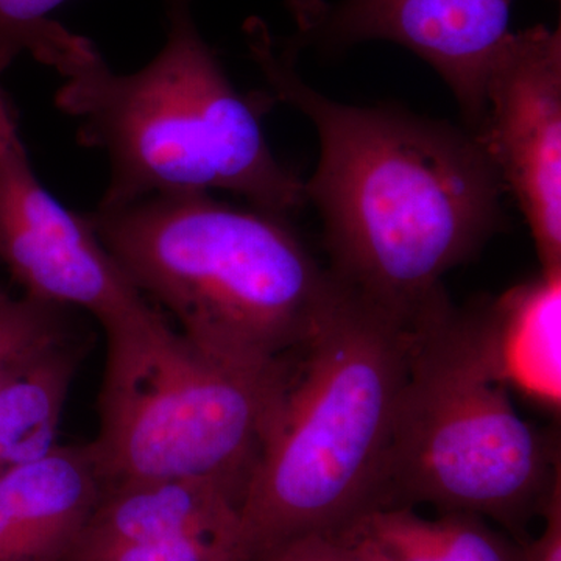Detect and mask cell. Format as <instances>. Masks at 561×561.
Segmentation results:
<instances>
[{
    "label": "cell",
    "mask_w": 561,
    "mask_h": 561,
    "mask_svg": "<svg viewBox=\"0 0 561 561\" xmlns=\"http://www.w3.org/2000/svg\"><path fill=\"white\" fill-rule=\"evenodd\" d=\"M273 101L305 114L319 161L305 181L319 209L331 273L401 319L445 300L443 276L470 261L504 224V186L470 131L383 106H353L313 90L297 51L260 18L243 24Z\"/></svg>",
    "instance_id": "1"
},
{
    "label": "cell",
    "mask_w": 561,
    "mask_h": 561,
    "mask_svg": "<svg viewBox=\"0 0 561 561\" xmlns=\"http://www.w3.org/2000/svg\"><path fill=\"white\" fill-rule=\"evenodd\" d=\"M0 262L27 297L84 309L103 328L153 308L84 214L66 208L38 179L22 142L16 108L2 90Z\"/></svg>",
    "instance_id": "7"
},
{
    "label": "cell",
    "mask_w": 561,
    "mask_h": 561,
    "mask_svg": "<svg viewBox=\"0 0 561 561\" xmlns=\"http://www.w3.org/2000/svg\"><path fill=\"white\" fill-rule=\"evenodd\" d=\"M133 286L210 359L280 375L335 287L287 217L209 192L150 195L84 214Z\"/></svg>",
    "instance_id": "4"
},
{
    "label": "cell",
    "mask_w": 561,
    "mask_h": 561,
    "mask_svg": "<svg viewBox=\"0 0 561 561\" xmlns=\"http://www.w3.org/2000/svg\"><path fill=\"white\" fill-rule=\"evenodd\" d=\"M239 508L241 497L234 491L208 479H161L111 486L103 489L79 546L184 535H214L238 545Z\"/></svg>",
    "instance_id": "12"
},
{
    "label": "cell",
    "mask_w": 561,
    "mask_h": 561,
    "mask_svg": "<svg viewBox=\"0 0 561 561\" xmlns=\"http://www.w3.org/2000/svg\"><path fill=\"white\" fill-rule=\"evenodd\" d=\"M102 493L90 445H57L0 476V561H69Z\"/></svg>",
    "instance_id": "10"
},
{
    "label": "cell",
    "mask_w": 561,
    "mask_h": 561,
    "mask_svg": "<svg viewBox=\"0 0 561 561\" xmlns=\"http://www.w3.org/2000/svg\"><path fill=\"white\" fill-rule=\"evenodd\" d=\"M79 353L73 342L61 346L0 390V476L58 445Z\"/></svg>",
    "instance_id": "14"
},
{
    "label": "cell",
    "mask_w": 561,
    "mask_h": 561,
    "mask_svg": "<svg viewBox=\"0 0 561 561\" xmlns=\"http://www.w3.org/2000/svg\"><path fill=\"white\" fill-rule=\"evenodd\" d=\"M529 227L542 272L561 271V32H511L489 70L471 133Z\"/></svg>",
    "instance_id": "8"
},
{
    "label": "cell",
    "mask_w": 561,
    "mask_h": 561,
    "mask_svg": "<svg viewBox=\"0 0 561 561\" xmlns=\"http://www.w3.org/2000/svg\"><path fill=\"white\" fill-rule=\"evenodd\" d=\"M69 561H242L234 540L184 535L160 540L79 546Z\"/></svg>",
    "instance_id": "17"
},
{
    "label": "cell",
    "mask_w": 561,
    "mask_h": 561,
    "mask_svg": "<svg viewBox=\"0 0 561 561\" xmlns=\"http://www.w3.org/2000/svg\"><path fill=\"white\" fill-rule=\"evenodd\" d=\"M415 341L416 323L335 278L294 354L243 494L242 561L334 534L375 507Z\"/></svg>",
    "instance_id": "2"
},
{
    "label": "cell",
    "mask_w": 561,
    "mask_h": 561,
    "mask_svg": "<svg viewBox=\"0 0 561 561\" xmlns=\"http://www.w3.org/2000/svg\"><path fill=\"white\" fill-rule=\"evenodd\" d=\"M260 561H359L330 535H308L280 546Z\"/></svg>",
    "instance_id": "19"
},
{
    "label": "cell",
    "mask_w": 561,
    "mask_h": 561,
    "mask_svg": "<svg viewBox=\"0 0 561 561\" xmlns=\"http://www.w3.org/2000/svg\"><path fill=\"white\" fill-rule=\"evenodd\" d=\"M165 39L135 72H114L92 41L57 72L55 106L79 124L77 142L108 158L98 206L160 194L224 191L289 217L306 205L305 181L276 160L262 130L272 95H243L203 38L194 0H162Z\"/></svg>",
    "instance_id": "3"
},
{
    "label": "cell",
    "mask_w": 561,
    "mask_h": 561,
    "mask_svg": "<svg viewBox=\"0 0 561 561\" xmlns=\"http://www.w3.org/2000/svg\"><path fill=\"white\" fill-rule=\"evenodd\" d=\"M330 537L359 561H519V549L471 513L427 519L413 507H373Z\"/></svg>",
    "instance_id": "13"
},
{
    "label": "cell",
    "mask_w": 561,
    "mask_h": 561,
    "mask_svg": "<svg viewBox=\"0 0 561 561\" xmlns=\"http://www.w3.org/2000/svg\"><path fill=\"white\" fill-rule=\"evenodd\" d=\"M65 308L0 287V390L61 346L72 343Z\"/></svg>",
    "instance_id": "15"
},
{
    "label": "cell",
    "mask_w": 561,
    "mask_h": 561,
    "mask_svg": "<svg viewBox=\"0 0 561 561\" xmlns=\"http://www.w3.org/2000/svg\"><path fill=\"white\" fill-rule=\"evenodd\" d=\"M515 0H341L308 35L287 41L346 49L367 41H389L426 61L451 90L470 133L483 113L486 76L511 35Z\"/></svg>",
    "instance_id": "9"
},
{
    "label": "cell",
    "mask_w": 561,
    "mask_h": 561,
    "mask_svg": "<svg viewBox=\"0 0 561 561\" xmlns=\"http://www.w3.org/2000/svg\"><path fill=\"white\" fill-rule=\"evenodd\" d=\"M559 481V445L516 412L483 357L470 312L446 298L416 323L375 507L434 505L522 535Z\"/></svg>",
    "instance_id": "5"
},
{
    "label": "cell",
    "mask_w": 561,
    "mask_h": 561,
    "mask_svg": "<svg viewBox=\"0 0 561 561\" xmlns=\"http://www.w3.org/2000/svg\"><path fill=\"white\" fill-rule=\"evenodd\" d=\"M103 330L101 431L90 443L103 489L208 479L242 504L289 368L264 376L210 359L154 308Z\"/></svg>",
    "instance_id": "6"
},
{
    "label": "cell",
    "mask_w": 561,
    "mask_h": 561,
    "mask_svg": "<svg viewBox=\"0 0 561 561\" xmlns=\"http://www.w3.org/2000/svg\"><path fill=\"white\" fill-rule=\"evenodd\" d=\"M541 515L545 529L540 537L524 542L519 561H561V481L553 486Z\"/></svg>",
    "instance_id": "18"
},
{
    "label": "cell",
    "mask_w": 561,
    "mask_h": 561,
    "mask_svg": "<svg viewBox=\"0 0 561 561\" xmlns=\"http://www.w3.org/2000/svg\"><path fill=\"white\" fill-rule=\"evenodd\" d=\"M66 0H0V73L21 54L57 70L80 35L50 20Z\"/></svg>",
    "instance_id": "16"
},
{
    "label": "cell",
    "mask_w": 561,
    "mask_h": 561,
    "mask_svg": "<svg viewBox=\"0 0 561 561\" xmlns=\"http://www.w3.org/2000/svg\"><path fill=\"white\" fill-rule=\"evenodd\" d=\"M286 5L297 24V36L311 33L330 9L327 0H286Z\"/></svg>",
    "instance_id": "20"
},
{
    "label": "cell",
    "mask_w": 561,
    "mask_h": 561,
    "mask_svg": "<svg viewBox=\"0 0 561 561\" xmlns=\"http://www.w3.org/2000/svg\"><path fill=\"white\" fill-rule=\"evenodd\" d=\"M486 364L508 390L560 412L561 271L540 272L470 312Z\"/></svg>",
    "instance_id": "11"
}]
</instances>
